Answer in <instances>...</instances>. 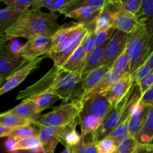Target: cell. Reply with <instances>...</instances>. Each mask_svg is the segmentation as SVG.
I'll return each mask as SVG.
<instances>
[{
  "label": "cell",
  "mask_w": 153,
  "mask_h": 153,
  "mask_svg": "<svg viewBox=\"0 0 153 153\" xmlns=\"http://www.w3.org/2000/svg\"><path fill=\"white\" fill-rule=\"evenodd\" d=\"M106 7L111 15V28L131 34L140 25L137 16L123 10L120 1H108Z\"/></svg>",
  "instance_id": "obj_8"
},
{
  "label": "cell",
  "mask_w": 153,
  "mask_h": 153,
  "mask_svg": "<svg viewBox=\"0 0 153 153\" xmlns=\"http://www.w3.org/2000/svg\"><path fill=\"white\" fill-rule=\"evenodd\" d=\"M7 111L22 118L34 121L40 117V112L31 99L23 100L20 104Z\"/></svg>",
  "instance_id": "obj_20"
},
{
  "label": "cell",
  "mask_w": 153,
  "mask_h": 153,
  "mask_svg": "<svg viewBox=\"0 0 153 153\" xmlns=\"http://www.w3.org/2000/svg\"><path fill=\"white\" fill-rule=\"evenodd\" d=\"M112 107L102 94H94L85 99L78 116V123L82 131L81 137L92 135L100 128Z\"/></svg>",
  "instance_id": "obj_5"
},
{
  "label": "cell",
  "mask_w": 153,
  "mask_h": 153,
  "mask_svg": "<svg viewBox=\"0 0 153 153\" xmlns=\"http://www.w3.org/2000/svg\"><path fill=\"white\" fill-rule=\"evenodd\" d=\"M79 124L78 119L75 120L74 122L71 123L67 126V129H66L65 136H64V141H65V147L66 146H76V144L80 142L81 135H79L76 130V127Z\"/></svg>",
  "instance_id": "obj_31"
},
{
  "label": "cell",
  "mask_w": 153,
  "mask_h": 153,
  "mask_svg": "<svg viewBox=\"0 0 153 153\" xmlns=\"http://www.w3.org/2000/svg\"><path fill=\"white\" fill-rule=\"evenodd\" d=\"M111 28V15L107 7L102 9L96 19V31H105Z\"/></svg>",
  "instance_id": "obj_30"
},
{
  "label": "cell",
  "mask_w": 153,
  "mask_h": 153,
  "mask_svg": "<svg viewBox=\"0 0 153 153\" xmlns=\"http://www.w3.org/2000/svg\"><path fill=\"white\" fill-rule=\"evenodd\" d=\"M141 95L140 87L134 83L124 98L109 111L100 128L92 134L94 143H97L108 137L123 121L131 116L133 108L139 102Z\"/></svg>",
  "instance_id": "obj_4"
},
{
  "label": "cell",
  "mask_w": 153,
  "mask_h": 153,
  "mask_svg": "<svg viewBox=\"0 0 153 153\" xmlns=\"http://www.w3.org/2000/svg\"><path fill=\"white\" fill-rule=\"evenodd\" d=\"M52 36L40 35L31 37L23 44L19 55L27 61L47 56L52 48Z\"/></svg>",
  "instance_id": "obj_9"
},
{
  "label": "cell",
  "mask_w": 153,
  "mask_h": 153,
  "mask_svg": "<svg viewBox=\"0 0 153 153\" xmlns=\"http://www.w3.org/2000/svg\"><path fill=\"white\" fill-rule=\"evenodd\" d=\"M34 120H27L6 111L0 114V125L10 129H15L21 126L34 125Z\"/></svg>",
  "instance_id": "obj_25"
},
{
  "label": "cell",
  "mask_w": 153,
  "mask_h": 153,
  "mask_svg": "<svg viewBox=\"0 0 153 153\" xmlns=\"http://www.w3.org/2000/svg\"><path fill=\"white\" fill-rule=\"evenodd\" d=\"M1 85H1V84H0V87H1Z\"/></svg>",
  "instance_id": "obj_54"
},
{
  "label": "cell",
  "mask_w": 153,
  "mask_h": 153,
  "mask_svg": "<svg viewBox=\"0 0 153 153\" xmlns=\"http://www.w3.org/2000/svg\"><path fill=\"white\" fill-rule=\"evenodd\" d=\"M45 58H46V56H42L40 57V58H36V59L31 60L29 62L27 63L26 64L22 66L19 70H16L15 73H13L4 82V83L0 87V97L8 92V91L16 88L21 82H22L26 79L27 76L31 72L34 71V70H36V69L40 67V64H41L42 61Z\"/></svg>",
  "instance_id": "obj_13"
},
{
  "label": "cell",
  "mask_w": 153,
  "mask_h": 153,
  "mask_svg": "<svg viewBox=\"0 0 153 153\" xmlns=\"http://www.w3.org/2000/svg\"><path fill=\"white\" fill-rule=\"evenodd\" d=\"M115 33V29L113 28H111L105 31H96L95 32V40L96 46H100L105 44V43L108 42L113 37L114 34Z\"/></svg>",
  "instance_id": "obj_41"
},
{
  "label": "cell",
  "mask_w": 153,
  "mask_h": 153,
  "mask_svg": "<svg viewBox=\"0 0 153 153\" xmlns=\"http://www.w3.org/2000/svg\"><path fill=\"white\" fill-rule=\"evenodd\" d=\"M16 143V140L13 139L12 137H7V140H6L5 143H4V146H5L6 149L10 153H14V146Z\"/></svg>",
  "instance_id": "obj_45"
},
{
  "label": "cell",
  "mask_w": 153,
  "mask_h": 153,
  "mask_svg": "<svg viewBox=\"0 0 153 153\" xmlns=\"http://www.w3.org/2000/svg\"><path fill=\"white\" fill-rule=\"evenodd\" d=\"M134 84L131 74L126 75L112 85L109 90L102 94L112 106H114L124 98Z\"/></svg>",
  "instance_id": "obj_14"
},
{
  "label": "cell",
  "mask_w": 153,
  "mask_h": 153,
  "mask_svg": "<svg viewBox=\"0 0 153 153\" xmlns=\"http://www.w3.org/2000/svg\"><path fill=\"white\" fill-rule=\"evenodd\" d=\"M88 25L79 22H71L61 26L52 35V48L47 56L53 61L54 65L62 67L86 37Z\"/></svg>",
  "instance_id": "obj_3"
},
{
  "label": "cell",
  "mask_w": 153,
  "mask_h": 153,
  "mask_svg": "<svg viewBox=\"0 0 153 153\" xmlns=\"http://www.w3.org/2000/svg\"><path fill=\"white\" fill-rule=\"evenodd\" d=\"M98 153H116L117 145L110 137H105L96 143Z\"/></svg>",
  "instance_id": "obj_37"
},
{
  "label": "cell",
  "mask_w": 153,
  "mask_h": 153,
  "mask_svg": "<svg viewBox=\"0 0 153 153\" xmlns=\"http://www.w3.org/2000/svg\"><path fill=\"white\" fill-rule=\"evenodd\" d=\"M143 0H125L120 1L123 10L133 15L137 16L140 12Z\"/></svg>",
  "instance_id": "obj_40"
},
{
  "label": "cell",
  "mask_w": 153,
  "mask_h": 153,
  "mask_svg": "<svg viewBox=\"0 0 153 153\" xmlns=\"http://www.w3.org/2000/svg\"><path fill=\"white\" fill-rule=\"evenodd\" d=\"M8 137H12L16 141L29 137H39V129L32 126H21L13 129Z\"/></svg>",
  "instance_id": "obj_29"
},
{
  "label": "cell",
  "mask_w": 153,
  "mask_h": 153,
  "mask_svg": "<svg viewBox=\"0 0 153 153\" xmlns=\"http://www.w3.org/2000/svg\"><path fill=\"white\" fill-rule=\"evenodd\" d=\"M110 68L105 66H100L98 68L95 69L91 71L86 76H83V82H82V102L86 96L97 86L99 83L101 82L103 76H105L108 70Z\"/></svg>",
  "instance_id": "obj_19"
},
{
  "label": "cell",
  "mask_w": 153,
  "mask_h": 153,
  "mask_svg": "<svg viewBox=\"0 0 153 153\" xmlns=\"http://www.w3.org/2000/svg\"><path fill=\"white\" fill-rule=\"evenodd\" d=\"M133 153H153V145L138 143Z\"/></svg>",
  "instance_id": "obj_44"
},
{
  "label": "cell",
  "mask_w": 153,
  "mask_h": 153,
  "mask_svg": "<svg viewBox=\"0 0 153 153\" xmlns=\"http://www.w3.org/2000/svg\"><path fill=\"white\" fill-rule=\"evenodd\" d=\"M43 153H54V151H48V152H44Z\"/></svg>",
  "instance_id": "obj_53"
},
{
  "label": "cell",
  "mask_w": 153,
  "mask_h": 153,
  "mask_svg": "<svg viewBox=\"0 0 153 153\" xmlns=\"http://www.w3.org/2000/svg\"><path fill=\"white\" fill-rule=\"evenodd\" d=\"M58 15L44 13L38 10H28L22 13L19 19L6 33L7 42L17 37L29 39L36 36H52L60 28Z\"/></svg>",
  "instance_id": "obj_2"
},
{
  "label": "cell",
  "mask_w": 153,
  "mask_h": 153,
  "mask_svg": "<svg viewBox=\"0 0 153 153\" xmlns=\"http://www.w3.org/2000/svg\"><path fill=\"white\" fill-rule=\"evenodd\" d=\"M70 148L72 153H98L92 135H89V137H87V136L82 137L78 144L70 146Z\"/></svg>",
  "instance_id": "obj_28"
},
{
  "label": "cell",
  "mask_w": 153,
  "mask_h": 153,
  "mask_svg": "<svg viewBox=\"0 0 153 153\" xmlns=\"http://www.w3.org/2000/svg\"><path fill=\"white\" fill-rule=\"evenodd\" d=\"M130 118L131 116L123 121L108 136L114 140L117 146L126 136L128 135V125H129Z\"/></svg>",
  "instance_id": "obj_32"
},
{
  "label": "cell",
  "mask_w": 153,
  "mask_h": 153,
  "mask_svg": "<svg viewBox=\"0 0 153 153\" xmlns=\"http://www.w3.org/2000/svg\"><path fill=\"white\" fill-rule=\"evenodd\" d=\"M148 61H149V63L150 64V65L152 66V67L153 68V52L149 55V58H148Z\"/></svg>",
  "instance_id": "obj_49"
},
{
  "label": "cell",
  "mask_w": 153,
  "mask_h": 153,
  "mask_svg": "<svg viewBox=\"0 0 153 153\" xmlns=\"http://www.w3.org/2000/svg\"><path fill=\"white\" fill-rule=\"evenodd\" d=\"M82 74L67 71L62 67L54 65L41 79L19 91L16 100H25L42 94L58 96L64 103L81 101L82 102Z\"/></svg>",
  "instance_id": "obj_1"
},
{
  "label": "cell",
  "mask_w": 153,
  "mask_h": 153,
  "mask_svg": "<svg viewBox=\"0 0 153 153\" xmlns=\"http://www.w3.org/2000/svg\"><path fill=\"white\" fill-rule=\"evenodd\" d=\"M102 9L91 8L88 7H82L70 10L66 13V17L75 19L79 23L85 24L89 26L91 24L96 21V19L101 12Z\"/></svg>",
  "instance_id": "obj_18"
},
{
  "label": "cell",
  "mask_w": 153,
  "mask_h": 153,
  "mask_svg": "<svg viewBox=\"0 0 153 153\" xmlns=\"http://www.w3.org/2000/svg\"><path fill=\"white\" fill-rule=\"evenodd\" d=\"M28 152L30 153H43V148H42V146H40L31 149V150H29Z\"/></svg>",
  "instance_id": "obj_47"
},
{
  "label": "cell",
  "mask_w": 153,
  "mask_h": 153,
  "mask_svg": "<svg viewBox=\"0 0 153 153\" xmlns=\"http://www.w3.org/2000/svg\"><path fill=\"white\" fill-rule=\"evenodd\" d=\"M82 102L75 100L70 102H63L61 105L54 108L51 112L40 115L34 123V126L47 127H64L78 119L82 108Z\"/></svg>",
  "instance_id": "obj_7"
},
{
  "label": "cell",
  "mask_w": 153,
  "mask_h": 153,
  "mask_svg": "<svg viewBox=\"0 0 153 153\" xmlns=\"http://www.w3.org/2000/svg\"><path fill=\"white\" fill-rule=\"evenodd\" d=\"M126 75L128 74H125V73H121L120 72L117 71L115 69H114L113 67H111L107 71V73L105 74V76H103L102 79L101 80V82L97 85V86H96L88 95L86 96L84 100L85 99L88 98V97L91 95H94V94H102L105 92L109 90V88L112 86V85H114L117 81H119L120 79H122L123 77L126 76ZM83 100V101H84Z\"/></svg>",
  "instance_id": "obj_17"
},
{
  "label": "cell",
  "mask_w": 153,
  "mask_h": 153,
  "mask_svg": "<svg viewBox=\"0 0 153 153\" xmlns=\"http://www.w3.org/2000/svg\"><path fill=\"white\" fill-rule=\"evenodd\" d=\"M150 38L141 25L129 34L126 52L129 59L130 74L137 70L149 58Z\"/></svg>",
  "instance_id": "obj_6"
},
{
  "label": "cell",
  "mask_w": 153,
  "mask_h": 153,
  "mask_svg": "<svg viewBox=\"0 0 153 153\" xmlns=\"http://www.w3.org/2000/svg\"><path fill=\"white\" fill-rule=\"evenodd\" d=\"M151 106H143L139 102L134 107L128 125V135L136 137L146 121Z\"/></svg>",
  "instance_id": "obj_15"
},
{
  "label": "cell",
  "mask_w": 153,
  "mask_h": 153,
  "mask_svg": "<svg viewBox=\"0 0 153 153\" xmlns=\"http://www.w3.org/2000/svg\"><path fill=\"white\" fill-rule=\"evenodd\" d=\"M108 44V42L102 46H97L96 49L91 52V55L86 58L85 67L82 71V76H85L91 73L95 69L98 68L101 66L102 61L104 56L105 49Z\"/></svg>",
  "instance_id": "obj_24"
},
{
  "label": "cell",
  "mask_w": 153,
  "mask_h": 153,
  "mask_svg": "<svg viewBox=\"0 0 153 153\" xmlns=\"http://www.w3.org/2000/svg\"><path fill=\"white\" fill-rule=\"evenodd\" d=\"M41 146L39 137H32L16 141L14 146V153L18 151L31 150L34 148Z\"/></svg>",
  "instance_id": "obj_35"
},
{
  "label": "cell",
  "mask_w": 153,
  "mask_h": 153,
  "mask_svg": "<svg viewBox=\"0 0 153 153\" xmlns=\"http://www.w3.org/2000/svg\"><path fill=\"white\" fill-rule=\"evenodd\" d=\"M128 38L129 34L117 30L113 37L108 42L101 66H105L108 68L112 67L117 59L126 49Z\"/></svg>",
  "instance_id": "obj_11"
},
{
  "label": "cell",
  "mask_w": 153,
  "mask_h": 153,
  "mask_svg": "<svg viewBox=\"0 0 153 153\" xmlns=\"http://www.w3.org/2000/svg\"><path fill=\"white\" fill-rule=\"evenodd\" d=\"M13 129H10V128H5L3 126L0 125V138L4 137H8L10 133L13 131Z\"/></svg>",
  "instance_id": "obj_46"
},
{
  "label": "cell",
  "mask_w": 153,
  "mask_h": 153,
  "mask_svg": "<svg viewBox=\"0 0 153 153\" xmlns=\"http://www.w3.org/2000/svg\"><path fill=\"white\" fill-rule=\"evenodd\" d=\"M114 69L117 71L125 74H130L129 71V59H128V54L126 49L122 53V55L117 59L114 64L112 66Z\"/></svg>",
  "instance_id": "obj_38"
},
{
  "label": "cell",
  "mask_w": 153,
  "mask_h": 153,
  "mask_svg": "<svg viewBox=\"0 0 153 153\" xmlns=\"http://www.w3.org/2000/svg\"><path fill=\"white\" fill-rule=\"evenodd\" d=\"M31 99L35 103L40 113L51 108L58 100H61L58 96L52 94H42Z\"/></svg>",
  "instance_id": "obj_27"
},
{
  "label": "cell",
  "mask_w": 153,
  "mask_h": 153,
  "mask_svg": "<svg viewBox=\"0 0 153 153\" xmlns=\"http://www.w3.org/2000/svg\"><path fill=\"white\" fill-rule=\"evenodd\" d=\"M139 22L152 37L153 35V0H143L140 12L137 15Z\"/></svg>",
  "instance_id": "obj_23"
},
{
  "label": "cell",
  "mask_w": 153,
  "mask_h": 153,
  "mask_svg": "<svg viewBox=\"0 0 153 153\" xmlns=\"http://www.w3.org/2000/svg\"><path fill=\"white\" fill-rule=\"evenodd\" d=\"M39 129V138L41 143L43 152L54 151L58 143H62L65 147V136L67 127H47L37 126Z\"/></svg>",
  "instance_id": "obj_12"
},
{
  "label": "cell",
  "mask_w": 153,
  "mask_h": 153,
  "mask_svg": "<svg viewBox=\"0 0 153 153\" xmlns=\"http://www.w3.org/2000/svg\"><path fill=\"white\" fill-rule=\"evenodd\" d=\"M153 137V105L150 107L146 121L141 129L136 136V140L140 143H148Z\"/></svg>",
  "instance_id": "obj_26"
},
{
  "label": "cell",
  "mask_w": 153,
  "mask_h": 153,
  "mask_svg": "<svg viewBox=\"0 0 153 153\" xmlns=\"http://www.w3.org/2000/svg\"><path fill=\"white\" fill-rule=\"evenodd\" d=\"M34 0H3L2 1L6 6V8L14 11L23 12L29 10Z\"/></svg>",
  "instance_id": "obj_34"
},
{
  "label": "cell",
  "mask_w": 153,
  "mask_h": 153,
  "mask_svg": "<svg viewBox=\"0 0 153 153\" xmlns=\"http://www.w3.org/2000/svg\"></svg>",
  "instance_id": "obj_55"
},
{
  "label": "cell",
  "mask_w": 153,
  "mask_h": 153,
  "mask_svg": "<svg viewBox=\"0 0 153 153\" xmlns=\"http://www.w3.org/2000/svg\"><path fill=\"white\" fill-rule=\"evenodd\" d=\"M61 153H72L71 149H70V146H66L65 149L64 151H62Z\"/></svg>",
  "instance_id": "obj_50"
},
{
  "label": "cell",
  "mask_w": 153,
  "mask_h": 153,
  "mask_svg": "<svg viewBox=\"0 0 153 153\" xmlns=\"http://www.w3.org/2000/svg\"><path fill=\"white\" fill-rule=\"evenodd\" d=\"M139 104L143 106H152L153 105V86L149 88L141 95Z\"/></svg>",
  "instance_id": "obj_42"
},
{
  "label": "cell",
  "mask_w": 153,
  "mask_h": 153,
  "mask_svg": "<svg viewBox=\"0 0 153 153\" xmlns=\"http://www.w3.org/2000/svg\"><path fill=\"white\" fill-rule=\"evenodd\" d=\"M85 61H86V54H85L84 43L82 42L80 46L73 52V55L64 63L62 67L71 73L82 74Z\"/></svg>",
  "instance_id": "obj_16"
},
{
  "label": "cell",
  "mask_w": 153,
  "mask_h": 153,
  "mask_svg": "<svg viewBox=\"0 0 153 153\" xmlns=\"http://www.w3.org/2000/svg\"><path fill=\"white\" fill-rule=\"evenodd\" d=\"M152 86H153V69L152 70V71L147 75V76L139 85L141 94H144Z\"/></svg>",
  "instance_id": "obj_43"
},
{
  "label": "cell",
  "mask_w": 153,
  "mask_h": 153,
  "mask_svg": "<svg viewBox=\"0 0 153 153\" xmlns=\"http://www.w3.org/2000/svg\"><path fill=\"white\" fill-rule=\"evenodd\" d=\"M28 62L29 61L13 54L7 42L0 43V78L4 82Z\"/></svg>",
  "instance_id": "obj_10"
},
{
  "label": "cell",
  "mask_w": 153,
  "mask_h": 153,
  "mask_svg": "<svg viewBox=\"0 0 153 153\" xmlns=\"http://www.w3.org/2000/svg\"><path fill=\"white\" fill-rule=\"evenodd\" d=\"M77 0H34L32 3L33 10H40V8L45 7L52 13L59 11L62 13L70 5H73Z\"/></svg>",
  "instance_id": "obj_22"
},
{
  "label": "cell",
  "mask_w": 153,
  "mask_h": 153,
  "mask_svg": "<svg viewBox=\"0 0 153 153\" xmlns=\"http://www.w3.org/2000/svg\"><path fill=\"white\" fill-rule=\"evenodd\" d=\"M148 143H149V144H152V145H153V137H152V139H151V140H150V141H149Z\"/></svg>",
  "instance_id": "obj_51"
},
{
  "label": "cell",
  "mask_w": 153,
  "mask_h": 153,
  "mask_svg": "<svg viewBox=\"0 0 153 153\" xmlns=\"http://www.w3.org/2000/svg\"><path fill=\"white\" fill-rule=\"evenodd\" d=\"M4 83V80H2V79H1V78H0V84H1V85H3V84Z\"/></svg>",
  "instance_id": "obj_52"
},
{
  "label": "cell",
  "mask_w": 153,
  "mask_h": 153,
  "mask_svg": "<svg viewBox=\"0 0 153 153\" xmlns=\"http://www.w3.org/2000/svg\"><path fill=\"white\" fill-rule=\"evenodd\" d=\"M137 143L138 142L135 137L130 135L126 136L117 146L116 153H133Z\"/></svg>",
  "instance_id": "obj_36"
},
{
  "label": "cell",
  "mask_w": 153,
  "mask_h": 153,
  "mask_svg": "<svg viewBox=\"0 0 153 153\" xmlns=\"http://www.w3.org/2000/svg\"><path fill=\"white\" fill-rule=\"evenodd\" d=\"M152 66L150 65L147 60L143 65L140 66L137 70H135L134 73L131 74L134 83L138 85H140V82L147 76V75L152 71Z\"/></svg>",
  "instance_id": "obj_39"
},
{
  "label": "cell",
  "mask_w": 153,
  "mask_h": 153,
  "mask_svg": "<svg viewBox=\"0 0 153 153\" xmlns=\"http://www.w3.org/2000/svg\"><path fill=\"white\" fill-rule=\"evenodd\" d=\"M21 12L14 11L7 8H0V43H5L6 33L17 21Z\"/></svg>",
  "instance_id": "obj_21"
},
{
  "label": "cell",
  "mask_w": 153,
  "mask_h": 153,
  "mask_svg": "<svg viewBox=\"0 0 153 153\" xmlns=\"http://www.w3.org/2000/svg\"><path fill=\"white\" fill-rule=\"evenodd\" d=\"M95 28L96 21L88 26V31L84 40V47H85L86 58L91 54V52L96 49V40H95Z\"/></svg>",
  "instance_id": "obj_33"
},
{
  "label": "cell",
  "mask_w": 153,
  "mask_h": 153,
  "mask_svg": "<svg viewBox=\"0 0 153 153\" xmlns=\"http://www.w3.org/2000/svg\"><path fill=\"white\" fill-rule=\"evenodd\" d=\"M153 52V35L150 38V41H149V55Z\"/></svg>",
  "instance_id": "obj_48"
}]
</instances>
